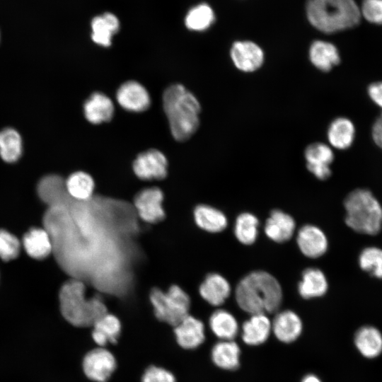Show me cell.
<instances>
[{
	"label": "cell",
	"mask_w": 382,
	"mask_h": 382,
	"mask_svg": "<svg viewBox=\"0 0 382 382\" xmlns=\"http://www.w3.org/2000/svg\"><path fill=\"white\" fill-rule=\"evenodd\" d=\"M235 297L239 307L253 315L276 312L282 301V290L277 279L265 271H254L237 284Z\"/></svg>",
	"instance_id": "1"
},
{
	"label": "cell",
	"mask_w": 382,
	"mask_h": 382,
	"mask_svg": "<svg viewBox=\"0 0 382 382\" xmlns=\"http://www.w3.org/2000/svg\"><path fill=\"white\" fill-rule=\"evenodd\" d=\"M163 106L171 134L179 141L190 138L199 124L200 104L181 84L168 87L163 94Z\"/></svg>",
	"instance_id": "2"
},
{
	"label": "cell",
	"mask_w": 382,
	"mask_h": 382,
	"mask_svg": "<svg viewBox=\"0 0 382 382\" xmlns=\"http://www.w3.org/2000/svg\"><path fill=\"white\" fill-rule=\"evenodd\" d=\"M306 14L313 27L326 34L355 27L361 16L354 0H306Z\"/></svg>",
	"instance_id": "3"
},
{
	"label": "cell",
	"mask_w": 382,
	"mask_h": 382,
	"mask_svg": "<svg viewBox=\"0 0 382 382\" xmlns=\"http://www.w3.org/2000/svg\"><path fill=\"white\" fill-rule=\"evenodd\" d=\"M59 298L63 317L76 327L92 326L108 312L100 296L86 297V286L78 278L69 279L62 285Z\"/></svg>",
	"instance_id": "4"
},
{
	"label": "cell",
	"mask_w": 382,
	"mask_h": 382,
	"mask_svg": "<svg viewBox=\"0 0 382 382\" xmlns=\"http://www.w3.org/2000/svg\"><path fill=\"white\" fill-rule=\"evenodd\" d=\"M344 206L345 223L359 233L374 236L382 228V206L373 193L355 189L346 197Z\"/></svg>",
	"instance_id": "5"
},
{
	"label": "cell",
	"mask_w": 382,
	"mask_h": 382,
	"mask_svg": "<svg viewBox=\"0 0 382 382\" xmlns=\"http://www.w3.org/2000/svg\"><path fill=\"white\" fill-rule=\"evenodd\" d=\"M149 299L157 319L173 327L189 315L190 297L178 285H172L166 291L154 288Z\"/></svg>",
	"instance_id": "6"
},
{
	"label": "cell",
	"mask_w": 382,
	"mask_h": 382,
	"mask_svg": "<svg viewBox=\"0 0 382 382\" xmlns=\"http://www.w3.org/2000/svg\"><path fill=\"white\" fill-rule=\"evenodd\" d=\"M114 355L105 347H98L88 352L82 362L88 378L95 382H106L116 369Z\"/></svg>",
	"instance_id": "7"
},
{
	"label": "cell",
	"mask_w": 382,
	"mask_h": 382,
	"mask_svg": "<svg viewBox=\"0 0 382 382\" xmlns=\"http://www.w3.org/2000/svg\"><path fill=\"white\" fill-rule=\"evenodd\" d=\"M163 193L156 187H147L135 196L134 204L139 216L149 224H156L165 218L162 206Z\"/></svg>",
	"instance_id": "8"
},
{
	"label": "cell",
	"mask_w": 382,
	"mask_h": 382,
	"mask_svg": "<svg viewBox=\"0 0 382 382\" xmlns=\"http://www.w3.org/2000/svg\"><path fill=\"white\" fill-rule=\"evenodd\" d=\"M132 168L134 174L141 180H162L168 173V161L159 150L149 149L137 156Z\"/></svg>",
	"instance_id": "9"
},
{
	"label": "cell",
	"mask_w": 382,
	"mask_h": 382,
	"mask_svg": "<svg viewBox=\"0 0 382 382\" xmlns=\"http://www.w3.org/2000/svg\"><path fill=\"white\" fill-rule=\"evenodd\" d=\"M230 56L234 66L244 72L257 70L265 59L262 49L250 40L234 42L230 50Z\"/></svg>",
	"instance_id": "10"
},
{
	"label": "cell",
	"mask_w": 382,
	"mask_h": 382,
	"mask_svg": "<svg viewBox=\"0 0 382 382\" xmlns=\"http://www.w3.org/2000/svg\"><path fill=\"white\" fill-rule=\"evenodd\" d=\"M304 156L307 169L319 180L330 178L332 171L330 164L334 160L332 149L327 144L315 142L309 144L305 149Z\"/></svg>",
	"instance_id": "11"
},
{
	"label": "cell",
	"mask_w": 382,
	"mask_h": 382,
	"mask_svg": "<svg viewBox=\"0 0 382 382\" xmlns=\"http://www.w3.org/2000/svg\"><path fill=\"white\" fill-rule=\"evenodd\" d=\"M116 98L124 109L136 112L146 110L151 104L147 90L135 81L122 83L117 89Z\"/></svg>",
	"instance_id": "12"
},
{
	"label": "cell",
	"mask_w": 382,
	"mask_h": 382,
	"mask_svg": "<svg viewBox=\"0 0 382 382\" xmlns=\"http://www.w3.org/2000/svg\"><path fill=\"white\" fill-rule=\"evenodd\" d=\"M296 243L301 252L310 258L324 255L328 248V238L324 232L313 225H304L298 231Z\"/></svg>",
	"instance_id": "13"
},
{
	"label": "cell",
	"mask_w": 382,
	"mask_h": 382,
	"mask_svg": "<svg viewBox=\"0 0 382 382\" xmlns=\"http://www.w3.org/2000/svg\"><path fill=\"white\" fill-rule=\"evenodd\" d=\"M176 342L185 349H193L203 343L205 338L204 325L201 320L187 316L174 326Z\"/></svg>",
	"instance_id": "14"
},
{
	"label": "cell",
	"mask_w": 382,
	"mask_h": 382,
	"mask_svg": "<svg viewBox=\"0 0 382 382\" xmlns=\"http://www.w3.org/2000/svg\"><path fill=\"white\" fill-rule=\"evenodd\" d=\"M296 228L295 221L289 214L279 209H274L267 219L265 233L272 241L284 243L294 235Z\"/></svg>",
	"instance_id": "15"
},
{
	"label": "cell",
	"mask_w": 382,
	"mask_h": 382,
	"mask_svg": "<svg viewBox=\"0 0 382 382\" xmlns=\"http://www.w3.org/2000/svg\"><path fill=\"white\" fill-rule=\"evenodd\" d=\"M272 330L279 340L289 343L296 340L301 335L302 322L294 311H283L275 316L272 323Z\"/></svg>",
	"instance_id": "16"
},
{
	"label": "cell",
	"mask_w": 382,
	"mask_h": 382,
	"mask_svg": "<svg viewBox=\"0 0 382 382\" xmlns=\"http://www.w3.org/2000/svg\"><path fill=\"white\" fill-rule=\"evenodd\" d=\"M200 296L209 304L221 305L231 294L228 280L217 273L207 274L199 288Z\"/></svg>",
	"instance_id": "17"
},
{
	"label": "cell",
	"mask_w": 382,
	"mask_h": 382,
	"mask_svg": "<svg viewBox=\"0 0 382 382\" xmlns=\"http://www.w3.org/2000/svg\"><path fill=\"white\" fill-rule=\"evenodd\" d=\"M92 339L98 347H105L117 341L121 332V323L115 315L106 313L91 326Z\"/></svg>",
	"instance_id": "18"
},
{
	"label": "cell",
	"mask_w": 382,
	"mask_h": 382,
	"mask_svg": "<svg viewBox=\"0 0 382 382\" xmlns=\"http://www.w3.org/2000/svg\"><path fill=\"white\" fill-rule=\"evenodd\" d=\"M312 64L322 71H330L340 62L337 47L331 42L324 40L313 41L308 51Z\"/></svg>",
	"instance_id": "19"
},
{
	"label": "cell",
	"mask_w": 382,
	"mask_h": 382,
	"mask_svg": "<svg viewBox=\"0 0 382 382\" xmlns=\"http://www.w3.org/2000/svg\"><path fill=\"white\" fill-rule=\"evenodd\" d=\"M86 118L91 123L97 125L110 121L114 114V105L111 99L100 92L90 96L83 105Z\"/></svg>",
	"instance_id": "20"
},
{
	"label": "cell",
	"mask_w": 382,
	"mask_h": 382,
	"mask_svg": "<svg viewBox=\"0 0 382 382\" xmlns=\"http://www.w3.org/2000/svg\"><path fill=\"white\" fill-rule=\"evenodd\" d=\"M272 330V323L265 313L251 315L242 326V339L248 345L265 342Z\"/></svg>",
	"instance_id": "21"
},
{
	"label": "cell",
	"mask_w": 382,
	"mask_h": 382,
	"mask_svg": "<svg viewBox=\"0 0 382 382\" xmlns=\"http://www.w3.org/2000/svg\"><path fill=\"white\" fill-rule=\"evenodd\" d=\"M354 342L359 353L366 358L374 359L382 353V334L374 326L365 325L359 328Z\"/></svg>",
	"instance_id": "22"
},
{
	"label": "cell",
	"mask_w": 382,
	"mask_h": 382,
	"mask_svg": "<svg viewBox=\"0 0 382 382\" xmlns=\"http://www.w3.org/2000/svg\"><path fill=\"white\" fill-rule=\"evenodd\" d=\"M24 249L35 259L47 257L53 251L51 237L45 228H32L23 238Z\"/></svg>",
	"instance_id": "23"
},
{
	"label": "cell",
	"mask_w": 382,
	"mask_h": 382,
	"mask_svg": "<svg viewBox=\"0 0 382 382\" xmlns=\"http://www.w3.org/2000/svg\"><path fill=\"white\" fill-rule=\"evenodd\" d=\"M328 282L325 274L318 268L306 269L298 284V291L306 299L320 297L328 291Z\"/></svg>",
	"instance_id": "24"
},
{
	"label": "cell",
	"mask_w": 382,
	"mask_h": 382,
	"mask_svg": "<svg viewBox=\"0 0 382 382\" xmlns=\"http://www.w3.org/2000/svg\"><path fill=\"white\" fill-rule=\"evenodd\" d=\"M193 216L197 226L210 233L221 232L228 225L226 215L221 211L209 205H197L193 211Z\"/></svg>",
	"instance_id": "25"
},
{
	"label": "cell",
	"mask_w": 382,
	"mask_h": 382,
	"mask_svg": "<svg viewBox=\"0 0 382 382\" xmlns=\"http://www.w3.org/2000/svg\"><path fill=\"white\" fill-rule=\"evenodd\" d=\"M355 128L352 122L346 117H337L329 125L328 139L330 145L344 150L349 148L354 139Z\"/></svg>",
	"instance_id": "26"
},
{
	"label": "cell",
	"mask_w": 382,
	"mask_h": 382,
	"mask_svg": "<svg viewBox=\"0 0 382 382\" xmlns=\"http://www.w3.org/2000/svg\"><path fill=\"white\" fill-rule=\"evenodd\" d=\"M240 348L233 340H221L212 349V359L218 367L235 370L239 366Z\"/></svg>",
	"instance_id": "27"
},
{
	"label": "cell",
	"mask_w": 382,
	"mask_h": 382,
	"mask_svg": "<svg viewBox=\"0 0 382 382\" xmlns=\"http://www.w3.org/2000/svg\"><path fill=\"white\" fill-rule=\"evenodd\" d=\"M92 39L98 45L108 47L112 37L118 31L120 23L117 17L110 13L94 18L91 23Z\"/></svg>",
	"instance_id": "28"
},
{
	"label": "cell",
	"mask_w": 382,
	"mask_h": 382,
	"mask_svg": "<svg viewBox=\"0 0 382 382\" xmlns=\"http://www.w3.org/2000/svg\"><path fill=\"white\" fill-rule=\"evenodd\" d=\"M65 187L68 195L79 202H85L92 197L95 183L88 173L78 171L72 173L65 180Z\"/></svg>",
	"instance_id": "29"
},
{
	"label": "cell",
	"mask_w": 382,
	"mask_h": 382,
	"mask_svg": "<svg viewBox=\"0 0 382 382\" xmlns=\"http://www.w3.org/2000/svg\"><path fill=\"white\" fill-rule=\"evenodd\" d=\"M209 326L213 333L222 340H233L238 332V324L228 311L219 309L209 318Z\"/></svg>",
	"instance_id": "30"
},
{
	"label": "cell",
	"mask_w": 382,
	"mask_h": 382,
	"mask_svg": "<svg viewBox=\"0 0 382 382\" xmlns=\"http://www.w3.org/2000/svg\"><path fill=\"white\" fill-rule=\"evenodd\" d=\"M22 151V139L16 130L6 128L0 132V156L4 161H17Z\"/></svg>",
	"instance_id": "31"
},
{
	"label": "cell",
	"mask_w": 382,
	"mask_h": 382,
	"mask_svg": "<svg viewBox=\"0 0 382 382\" xmlns=\"http://www.w3.org/2000/svg\"><path fill=\"white\" fill-rule=\"evenodd\" d=\"M258 225V219L254 214L249 212L241 213L235 221V236L244 245L253 244L257 237Z\"/></svg>",
	"instance_id": "32"
},
{
	"label": "cell",
	"mask_w": 382,
	"mask_h": 382,
	"mask_svg": "<svg viewBox=\"0 0 382 382\" xmlns=\"http://www.w3.org/2000/svg\"><path fill=\"white\" fill-rule=\"evenodd\" d=\"M214 21V12L210 6L200 4L188 12L185 18V25L192 30L203 31L208 29Z\"/></svg>",
	"instance_id": "33"
},
{
	"label": "cell",
	"mask_w": 382,
	"mask_h": 382,
	"mask_svg": "<svg viewBox=\"0 0 382 382\" xmlns=\"http://www.w3.org/2000/svg\"><path fill=\"white\" fill-rule=\"evenodd\" d=\"M360 268L377 279H382V249L376 246L364 248L358 258Z\"/></svg>",
	"instance_id": "34"
},
{
	"label": "cell",
	"mask_w": 382,
	"mask_h": 382,
	"mask_svg": "<svg viewBox=\"0 0 382 382\" xmlns=\"http://www.w3.org/2000/svg\"><path fill=\"white\" fill-rule=\"evenodd\" d=\"M21 249L18 239L6 230L0 229V257L4 261L16 258Z\"/></svg>",
	"instance_id": "35"
},
{
	"label": "cell",
	"mask_w": 382,
	"mask_h": 382,
	"mask_svg": "<svg viewBox=\"0 0 382 382\" xmlns=\"http://www.w3.org/2000/svg\"><path fill=\"white\" fill-rule=\"evenodd\" d=\"M360 12L367 21L382 25V0H363Z\"/></svg>",
	"instance_id": "36"
},
{
	"label": "cell",
	"mask_w": 382,
	"mask_h": 382,
	"mask_svg": "<svg viewBox=\"0 0 382 382\" xmlns=\"http://www.w3.org/2000/svg\"><path fill=\"white\" fill-rule=\"evenodd\" d=\"M141 382H176V380L174 375L168 370L151 366L144 372Z\"/></svg>",
	"instance_id": "37"
},
{
	"label": "cell",
	"mask_w": 382,
	"mask_h": 382,
	"mask_svg": "<svg viewBox=\"0 0 382 382\" xmlns=\"http://www.w3.org/2000/svg\"><path fill=\"white\" fill-rule=\"evenodd\" d=\"M368 94L371 100L382 109V81L369 85Z\"/></svg>",
	"instance_id": "38"
},
{
	"label": "cell",
	"mask_w": 382,
	"mask_h": 382,
	"mask_svg": "<svg viewBox=\"0 0 382 382\" xmlns=\"http://www.w3.org/2000/svg\"><path fill=\"white\" fill-rule=\"evenodd\" d=\"M371 133L376 144L382 149V116L378 117L374 122Z\"/></svg>",
	"instance_id": "39"
},
{
	"label": "cell",
	"mask_w": 382,
	"mask_h": 382,
	"mask_svg": "<svg viewBox=\"0 0 382 382\" xmlns=\"http://www.w3.org/2000/svg\"><path fill=\"white\" fill-rule=\"evenodd\" d=\"M302 382H321L320 380L316 376L309 374L306 376Z\"/></svg>",
	"instance_id": "40"
},
{
	"label": "cell",
	"mask_w": 382,
	"mask_h": 382,
	"mask_svg": "<svg viewBox=\"0 0 382 382\" xmlns=\"http://www.w3.org/2000/svg\"><path fill=\"white\" fill-rule=\"evenodd\" d=\"M381 116H382V113H381Z\"/></svg>",
	"instance_id": "41"
}]
</instances>
